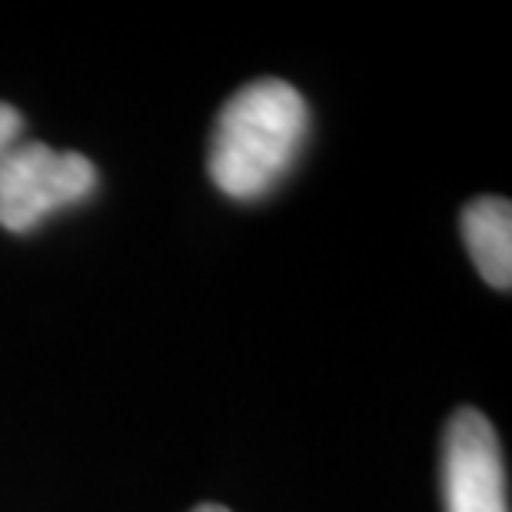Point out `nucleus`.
<instances>
[{
  "mask_svg": "<svg viewBox=\"0 0 512 512\" xmlns=\"http://www.w3.org/2000/svg\"><path fill=\"white\" fill-rule=\"evenodd\" d=\"M310 110L286 80L263 77L230 94L210 133L207 173L233 200H260L300 157Z\"/></svg>",
  "mask_w": 512,
  "mask_h": 512,
  "instance_id": "f257e3e1",
  "label": "nucleus"
},
{
  "mask_svg": "<svg viewBox=\"0 0 512 512\" xmlns=\"http://www.w3.org/2000/svg\"><path fill=\"white\" fill-rule=\"evenodd\" d=\"M97 190V167L84 153L20 140L0 160V227L27 233L50 213L74 207Z\"/></svg>",
  "mask_w": 512,
  "mask_h": 512,
  "instance_id": "f03ea898",
  "label": "nucleus"
},
{
  "mask_svg": "<svg viewBox=\"0 0 512 512\" xmlns=\"http://www.w3.org/2000/svg\"><path fill=\"white\" fill-rule=\"evenodd\" d=\"M446 512H509V479L493 423L473 406L456 409L443 436Z\"/></svg>",
  "mask_w": 512,
  "mask_h": 512,
  "instance_id": "7ed1b4c3",
  "label": "nucleus"
},
{
  "mask_svg": "<svg viewBox=\"0 0 512 512\" xmlns=\"http://www.w3.org/2000/svg\"><path fill=\"white\" fill-rule=\"evenodd\" d=\"M459 227L483 280L506 293L512 286V203L506 197L469 200Z\"/></svg>",
  "mask_w": 512,
  "mask_h": 512,
  "instance_id": "20e7f679",
  "label": "nucleus"
},
{
  "mask_svg": "<svg viewBox=\"0 0 512 512\" xmlns=\"http://www.w3.org/2000/svg\"><path fill=\"white\" fill-rule=\"evenodd\" d=\"M20 133H24V117H20V110L10 104H0V160L7 157L10 147L20 143Z\"/></svg>",
  "mask_w": 512,
  "mask_h": 512,
  "instance_id": "39448f33",
  "label": "nucleus"
},
{
  "mask_svg": "<svg viewBox=\"0 0 512 512\" xmlns=\"http://www.w3.org/2000/svg\"><path fill=\"white\" fill-rule=\"evenodd\" d=\"M190 512H230L227 506H217V503H203L197 509H190Z\"/></svg>",
  "mask_w": 512,
  "mask_h": 512,
  "instance_id": "423d86ee",
  "label": "nucleus"
}]
</instances>
